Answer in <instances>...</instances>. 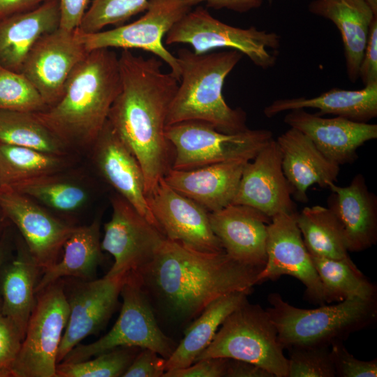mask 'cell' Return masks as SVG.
<instances>
[{"mask_svg":"<svg viewBox=\"0 0 377 377\" xmlns=\"http://www.w3.org/2000/svg\"><path fill=\"white\" fill-rule=\"evenodd\" d=\"M119 64L121 89L108 120L139 163L147 196L172 168L166 118L179 81L162 70L156 57L145 58L123 50Z\"/></svg>","mask_w":377,"mask_h":377,"instance_id":"obj_1","label":"cell"},{"mask_svg":"<svg viewBox=\"0 0 377 377\" xmlns=\"http://www.w3.org/2000/svg\"><path fill=\"white\" fill-rule=\"evenodd\" d=\"M263 267L241 263L225 251L202 252L165 239L140 274L175 315L191 318L217 298L250 294Z\"/></svg>","mask_w":377,"mask_h":377,"instance_id":"obj_2","label":"cell"},{"mask_svg":"<svg viewBox=\"0 0 377 377\" xmlns=\"http://www.w3.org/2000/svg\"><path fill=\"white\" fill-rule=\"evenodd\" d=\"M120 89L116 53L91 50L70 74L59 100L35 114L70 150L90 149Z\"/></svg>","mask_w":377,"mask_h":377,"instance_id":"obj_3","label":"cell"},{"mask_svg":"<svg viewBox=\"0 0 377 377\" xmlns=\"http://www.w3.org/2000/svg\"><path fill=\"white\" fill-rule=\"evenodd\" d=\"M181 77L170 104L166 126L186 121L206 122L218 131L235 133L248 129L246 114L225 101V80L242 58L235 50L195 54L177 51Z\"/></svg>","mask_w":377,"mask_h":377,"instance_id":"obj_4","label":"cell"},{"mask_svg":"<svg viewBox=\"0 0 377 377\" xmlns=\"http://www.w3.org/2000/svg\"><path fill=\"white\" fill-rule=\"evenodd\" d=\"M266 309L283 348L328 346L342 341L350 334L373 323L377 316L376 298L353 297L334 305L305 309L285 302L280 294L270 293Z\"/></svg>","mask_w":377,"mask_h":377,"instance_id":"obj_5","label":"cell"},{"mask_svg":"<svg viewBox=\"0 0 377 377\" xmlns=\"http://www.w3.org/2000/svg\"><path fill=\"white\" fill-rule=\"evenodd\" d=\"M283 350L266 309L246 300L226 318L195 361L230 358L262 367L274 377H287L288 360Z\"/></svg>","mask_w":377,"mask_h":377,"instance_id":"obj_6","label":"cell"},{"mask_svg":"<svg viewBox=\"0 0 377 377\" xmlns=\"http://www.w3.org/2000/svg\"><path fill=\"white\" fill-rule=\"evenodd\" d=\"M173 150L172 168L189 170L219 163L252 160L272 139L267 129H246L226 133L200 121H182L165 127Z\"/></svg>","mask_w":377,"mask_h":377,"instance_id":"obj_7","label":"cell"},{"mask_svg":"<svg viewBox=\"0 0 377 377\" xmlns=\"http://www.w3.org/2000/svg\"><path fill=\"white\" fill-rule=\"evenodd\" d=\"M165 36L166 45L189 44L195 54L219 48L235 50L263 69L275 65L280 47L277 34L255 27L242 29L227 24L214 17L202 6L191 9Z\"/></svg>","mask_w":377,"mask_h":377,"instance_id":"obj_8","label":"cell"},{"mask_svg":"<svg viewBox=\"0 0 377 377\" xmlns=\"http://www.w3.org/2000/svg\"><path fill=\"white\" fill-rule=\"evenodd\" d=\"M120 295L123 303L112 329L97 341L75 346L61 362H77L119 347L149 348L168 359L175 347L161 331L144 291L141 275L128 274Z\"/></svg>","mask_w":377,"mask_h":377,"instance_id":"obj_9","label":"cell"},{"mask_svg":"<svg viewBox=\"0 0 377 377\" xmlns=\"http://www.w3.org/2000/svg\"><path fill=\"white\" fill-rule=\"evenodd\" d=\"M29 319L12 377H56L57 355L69 306L57 282L43 289Z\"/></svg>","mask_w":377,"mask_h":377,"instance_id":"obj_10","label":"cell"},{"mask_svg":"<svg viewBox=\"0 0 377 377\" xmlns=\"http://www.w3.org/2000/svg\"><path fill=\"white\" fill-rule=\"evenodd\" d=\"M191 9L184 0H149L145 13L127 24L94 33L76 29L87 50L101 48L141 49L163 61L179 81L181 68L177 57L169 52L163 40L172 26Z\"/></svg>","mask_w":377,"mask_h":377,"instance_id":"obj_11","label":"cell"},{"mask_svg":"<svg viewBox=\"0 0 377 377\" xmlns=\"http://www.w3.org/2000/svg\"><path fill=\"white\" fill-rule=\"evenodd\" d=\"M112 214L104 226L102 250L110 253L114 263L106 276L141 272L151 263L166 238L119 195L111 198Z\"/></svg>","mask_w":377,"mask_h":377,"instance_id":"obj_12","label":"cell"},{"mask_svg":"<svg viewBox=\"0 0 377 377\" xmlns=\"http://www.w3.org/2000/svg\"><path fill=\"white\" fill-rule=\"evenodd\" d=\"M296 213L272 217L267 226V260L258 283L289 275L305 286V297L314 304L329 303L325 289L313 264L296 222Z\"/></svg>","mask_w":377,"mask_h":377,"instance_id":"obj_13","label":"cell"},{"mask_svg":"<svg viewBox=\"0 0 377 377\" xmlns=\"http://www.w3.org/2000/svg\"><path fill=\"white\" fill-rule=\"evenodd\" d=\"M147 200L166 239L199 251H224L211 228L209 212L174 190L163 178L147 196Z\"/></svg>","mask_w":377,"mask_h":377,"instance_id":"obj_14","label":"cell"},{"mask_svg":"<svg viewBox=\"0 0 377 377\" xmlns=\"http://www.w3.org/2000/svg\"><path fill=\"white\" fill-rule=\"evenodd\" d=\"M87 53L76 30L59 27L37 40L20 73L33 84L49 107L59 100L70 74Z\"/></svg>","mask_w":377,"mask_h":377,"instance_id":"obj_15","label":"cell"},{"mask_svg":"<svg viewBox=\"0 0 377 377\" xmlns=\"http://www.w3.org/2000/svg\"><path fill=\"white\" fill-rule=\"evenodd\" d=\"M0 209L19 229L27 249L43 271L57 262L59 251L75 227L54 217L33 199L0 187Z\"/></svg>","mask_w":377,"mask_h":377,"instance_id":"obj_16","label":"cell"},{"mask_svg":"<svg viewBox=\"0 0 377 377\" xmlns=\"http://www.w3.org/2000/svg\"><path fill=\"white\" fill-rule=\"evenodd\" d=\"M292 188L281 166V154L274 138L248 161L232 204L253 207L267 216L297 212Z\"/></svg>","mask_w":377,"mask_h":377,"instance_id":"obj_17","label":"cell"},{"mask_svg":"<svg viewBox=\"0 0 377 377\" xmlns=\"http://www.w3.org/2000/svg\"><path fill=\"white\" fill-rule=\"evenodd\" d=\"M126 276L88 280L77 284L67 297L69 316L59 345L57 362L85 337L97 333L114 310Z\"/></svg>","mask_w":377,"mask_h":377,"instance_id":"obj_18","label":"cell"},{"mask_svg":"<svg viewBox=\"0 0 377 377\" xmlns=\"http://www.w3.org/2000/svg\"><path fill=\"white\" fill-rule=\"evenodd\" d=\"M89 149L103 179L161 231L148 205L142 168L108 120Z\"/></svg>","mask_w":377,"mask_h":377,"instance_id":"obj_19","label":"cell"},{"mask_svg":"<svg viewBox=\"0 0 377 377\" xmlns=\"http://www.w3.org/2000/svg\"><path fill=\"white\" fill-rule=\"evenodd\" d=\"M283 121L306 135L327 159L339 165L353 163L357 149L377 138L376 124L341 117L325 118L304 109L290 110Z\"/></svg>","mask_w":377,"mask_h":377,"instance_id":"obj_20","label":"cell"},{"mask_svg":"<svg viewBox=\"0 0 377 377\" xmlns=\"http://www.w3.org/2000/svg\"><path fill=\"white\" fill-rule=\"evenodd\" d=\"M209 218L214 233L230 257L247 265L264 267L272 218L253 207L235 204L209 213Z\"/></svg>","mask_w":377,"mask_h":377,"instance_id":"obj_21","label":"cell"},{"mask_svg":"<svg viewBox=\"0 0 377 377\" xmlns=\"http://www.w3.org/2000/svg\"><path fill=\"white\" fill-rule=\"evenodd\" d=\"M328 188L327 207L336 218L343 235L347 249L359 252L377 241V198L371 192L362 174L356 175L349 185L332 183Z\"/></svg>","mask_w":377,"mask_h":377,"instance_id":"obj_22","label":"cell"},{"mask_svg":"<svg viewBox=\"0 0 377 377\" xmlns=\"http://www.w3.org/2000/svg\"><path fill=\"white\" fill-rule=\"evenodd\" d=\"M276 141L283 174L296 200L307 202L306 193L312 185L328 188L337 181L340 165L327 159L301 131L290 128Z\"/></svg>","mask_w":377,"mask_h":377,"instance_id":"obj_23","label":"cell"},{"mask_svg":"<svg viewBox=\"0 0 377 377\" xmlns=\"http://www.w3.org/2000/svg\"><path fill=\"white\" fill-rule=\"evenodd\" d=\"M247 162L229 161L189 170L170 168L163 179L210 213L232 204Z\"/></svg>","mask_w":377,"mask_h":377,"instance_id":"obj_24","label":"cell"},{"mask_svg":"<svg viewBox=\"0 0 377 377\" xmlns=\"http://www.w3.org/2000/svg\"><path fill=\"white\" fill-rule=\"evenodd\" d=\"M58 0L0 20V66L21 72L31 49L43 35L59 27Z\"/></svg>","mask_w":377,"mask_h":377,"instance_id":"obj_25","label":"cell"},{"mask_svg":"<svg viewBox=\"0 0 377 377\" xmlns=\"http://www.w3.org/2000/svg\"><path fill=\"white\" fill-rule=\"evenodd\" d=\"M309 10L332 21L339 30L348 76L355 82L359 77L370 26L377 15L364 0H313Z\"/></svg>","mask_w":377,"mask_h":377,"instance_id":"obj_26","label":"cell"},{"mask_svg":"<svg viewBox=\"0 0 377 377\" xmlns=\"http://www.w3.org/2000/svg\"><path fill=\"white\" fill-rule=\"evenodd\" d=\"M315 108L322 116L333 114L348 119L367 123L377 116V82L359 90L332 89L313 98L298 97L274 101L265 108L267 117L297 109Z\"/></svg>","mask_w":377,"mask_h":377,"instance_id":"obj_27","label":"cell"},{"mask_svg":"<svg viewBox=\"0 0 377 377\" xmlns=\"http://www.w3.org/2000/svg\"><path fill=\"white\" fill-rule=\"evenodd\" d=\"M40 269L27 249L0 271V312L24 337L29 319L36 305L37 276Z\"/></svg>","mask_w":377,"mask_h":377,"instance_id":"obj_28","label":"cell"},{"mask_svg":"<svg viewBox=\"0 0 377 377\" xmlns=\"http://www.w3.org/2000/svg\"><path fill=\"white\" fill-rule=\"evenodd\" d=\"M61 259L43 271L37 282L36 293L57 282L62 277L73 276L91 280L101 260L100 221L95 219L89 225L75 227L64 244Z\"/></svg>","mask_w":377,"mask_h":377,"instance_id":"obj_29","label":"cell"},{"mask_svg":"<svg viewBox=\"0 0 377 377\" xmlns=\"http://www.w3.org/2000/svg\"><path fill=\"white\" fill-rule=\"evenodd\" d=\"M249 293H232L212 302L186 329L184 337L166 359L165 371L192 364L211 343L226 318L247 300Z\"/></svg>","mask_w":377,"mask_h":377,"instance_id":"obj_30","label":"cell"},{"mask_svg":"<svg viewBox=\"0 0 377 377\" xmlns=\"http://www.w3.org/2000/svg\"><path fill=\"white\" fill-rule=\"evenodd\" d=\"M295 218L310 255L356 266L348 254L342 230L328 207H305L297 212Z\"/></svg>","mask_w":377,"mask_h":377,"instance_id":"obj_31","label":"cell"},{"mask_svg":"<svg viewBox=\"0 0 377 377\" xmlns=\"http://www.w3.org/2000/svg\"><path fill=\"white\" fill-rule=\"evenodd\" d=\"M68 156L0 143V187L10 188L21 182L64 172L71 164Z\"/></svg>","mask_w":377,"mask_h":377,"instance_id":"obj_32","label":"cell"},{"mask_svg":"<svg viewBox=\"0 0 377 377\" xmlns=\"http://www.w3.org/2000/svg\"><path fill=\"white\" fill-rule=\"evenodd\" d=\"M0 143L59 156L71 152L35 112L0 110Z\"/></svg>","mask_w":377,"mask_h":377,"instance_id":"obj_33","label":"cell"},{"mask_svg":"<svg viewBox=\"0 0 377 377\" xmlns=\"http://www.w3.org/2000/svg\"><path fill=\"white\" fill-rule=\"evenodd\" d=\"M60 173L29 179L10 188L59 212L70 214L82 209L89 201L88 188Z\"/></svg>","mask_w":377,"mask_h":377,"instance_id":"obj_34","label":"cell"},{"mask_svg":"<svg viewBox=\"0 0 377 377\" xmlns=\"http://www.w3.org/2000/svg\"><path fill=\"white\" fill-rule=\"evenodd\" d=\"M313 264L325 289L329 303L346 299L376 298V288L357 266L343 260L311 255Z\"/></svg>","mask_w":377,"mask_h":377,"instance_id":"obj_35","label":"cell"},{"mask_svg":"<svg viewBox=\"0 0 377 377\" xmlns=\"http://www.w3.org/2000/svg\"><path fill=\"white\" fill-rule=\"evenodd\" d=\"M134 348L119 347L84 361L61 362L57 366L56 377L122 376L135 357Z\"/></svg>","mask_w":377,"mask_h":377,"instance_id":"obj_36","label":"cell"},{"mask_svg":"<svg viewBox=\"0 0 377 377\" xmlns=\"http://www.w3.org/2000/svg\"><path fill=\"white\" fill-rule=\"evenodd\" d=\"M148 6L149 0H92L77 30L89 34L110 24L121 25L138 13L145 12Z\"/></svg>","mask_w":377,"mask_h":377,"instance_id":"obj_37","label":"cell"},{"mask_svg":"<svg viewBox=\"0 0 377 377\" xmlns=\"http://www.w3.org/2000/svg\"><path fill=\"white\" fill-rule=\"evenodd\" d=\"M47 107L38 90L22 73L0 66V110L38 112Z\"/></svg>","mask_w":377,"mask_h":377,"instance_id":"obj_38","label":"cell"},{"mask_svg":"<svg viewBox=\"0 0 377 377\" xmlns=\"http://www.w3.org/2000/svg\"><path fill=\"white\" fill-rule=\"evenodd\" d=\"M289 350L287 377H334L330 346H296Z\"/></svg>","mask_w":377,"mask_h":377,"instance_id":"obj_39","label":"cell"},{"mask_svg":"<svg viewBox=\"0 0 377 377\" xmlns=\"http://www.w3.org/2000/svg\"><path fill=\"white\" fill-rule=\"evenodd\" d=\"M330 353L336 376L376 377L377 360L363 361L357 359L343 345L335 341L330 345Z\"/></svg>","mask_w":377,"mask_h":377,"instance_id":"obj_40","label":"cell"},{"mask_svg":"<svg viewBox=\"0 0 377 377\" xmlns=\"http://www.w3.org/2000/svg\"><path fill=\"white\" fill-rule=\"evenodd\" d=\"M22 341L17 327L0 312V377L12 376Z\"/></svg>","mask_w":377,"mask_h":377,"instance_id":"obj_41","label":"cell"},{"mask_svg":"<svg viewBox=\"0 0 377 377\" xmlns=\"http://www.w3.org/2000/svg\"><path fill=\"white\" fill-rule=\"evenodd\" d=\"M125 371L123 377H163L166 359L156 352L142 348Z\"/></svg>","mask_w":377,"mask_h":377,"instance_id":"obj_42","label":"cell"},{"mask_svg":"<svg viewBox=\"0 0 377 377\" xmlns=\"http://www.w3.org/2000/svg\"><path fill=\"white\" fill-rule=\"evenodd\" d=\"M229 358L209 357L190 366L165 372L163 377H226Z\"/></svg>","mask_w":377,"mask_h":377,"instance_id":"obj_43","label":"cell"},{"mask_svg":"<svg viewBox=\"0 0 377 377\" xmlns=\"http://www.w3.org/2000/svg\"><path fill=\"white\" fill-rule=\"evenodd\" d=\"M359 77L364 86L377 82V17L374 18L370 26Z\"/></svg>","mask_w":377,"mask_h":377,"instance_id":"obj_44","label":"cell"},{"mask_svg":"<svg viewBox=\"0 0 377 377\" xmlns=\"http://www.w3.org/2000/svg\"><path fill=\"white\" fill-rule=\"evenodd\" d=\"M91 0H58L60 10L59 27L76 30L88 8Z\"/></svg>","mask_w":377,"mask_h":377,"instance_id":"obj_45","label":"cell"},{"mask_svg":"<svg viewBox=\"0 0 377 377\" xmlns=\"http://www.w3.org/2000/svg\"><path fill=\"white\" fill-rule=\"evenodd\" d=\"M190 7L200 3H206L207 7L214 9L226 8L239 13H245L259 8L263 0H184Z\"/></svg>","mask_w":377,"mask_h":377,"instance_id":"obj_46","label":"cell"},{"mask_svg":"<svg viewBox=\"0 0 377 377\" xmlns=\"http://www.w3.org/2000/svg\"><path fill=\"white\" fill-rule=\"evenodd\" d=\"M226 377H274L265 369L244 361L229 358Z\"/></svg>","mask_w":377,"mask_h":377,"instance_id":"obj_47","label":"cell"},{"mask_svg":"<svg viewBox=\"0 0 377 377\" xmlns=\"http://www.w3.org/2000/svg\"><path fill=\"white\" fill-rule=\"evenodd\" d=\"M47 0H0V20L34 9Z\"/></svg>","mask_w":377,"mask_h":377,"instance_id":"obj_48","label":"cell"},{"mask_svg":"<svg viewBox=\"0 0 377 377\" xmlns=\"http://www.w3.org/2000/svg\"><path fill=\"white\" fill-rule=\"evenodd\" d=\"M6 256V246L3 241L0 242V271L5 262ZM0 309H1V297H0Z\"/></svg>","mask_w":377,"mask_h":377,"instance_id":"obj_49","label":"cell"},{"mask_svg":"<svg viewBox=\"0 0 377 377\" xmlns=\"http://www.w3.org/2000/svg\"><path fill=\"white\" fill-rule=\"evenodd\" d=\"M375 15H377V0H364Z\"/></svg>","mask_w":377,"mask_h":377,"instance_id":"obj_50","label":"cell"},{"mask_svg":"<svg viewBox=\"0 0 377 377\" xmlns=\"http://www.w3.org/2000/svg\"><path fill=\"white\" fill-rule=\"evenodd\" d=\"M0 214H3L2 212H1V209H0Z\"/></svg>","mask_w":377,"mask_h":377,"instance_id":"obj_51","label":"cell"}]
</instances>
